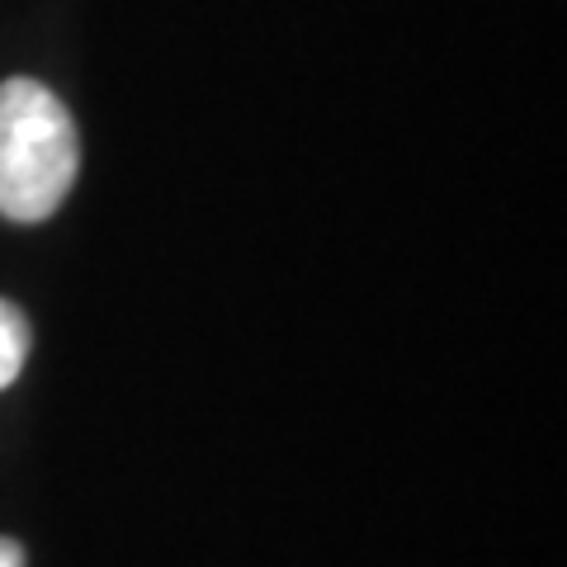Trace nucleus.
Masks as SVG:
<instances>
[{
	"label": "nucleus",
	"instance_id": "nucleus-1",
	"mask_svg": "<svg viewBox=\"0 0 567 567\" xmlns=\"http://www.w3.org/2000/svg\"><path fill=\"white\" fill-rule=\"evenodd\" d=\"M81 171V137L43 81H0V218H52Z\"/></svg>",
	"mask_w": 567,
	"mask_h": 567
},
{
	"label": "nucleus",
	"instance_id": "nucleus-2",
	"mask_svg": "<svg viewBox=\"0 0 567 567\" xmlns=\"http://www.w3.org/2000/svg\"><path fill=\"white\" fill-rule=\"evenodd\" d=\"M24 360H29V322L20 308L0 298V393L24 374Z\"/></svg>",
	"mask_w": 567,
	"mask_h": 567
},
{
	"label": "nucleus",
	"instance_id": "nucleus-3",
	"mask_svg": "<svg viewBox=\"0 0 567 567\" xmlns=\"http://www.w3.org/2000/svg\"><path fill=\"white\" fill-rule=\"evenodd\" d=\"M0 567H24V548L14 539H0Z\"/></svg>",
	"mask_w": 567,
	"mask_h": 567
}]
</instances>
